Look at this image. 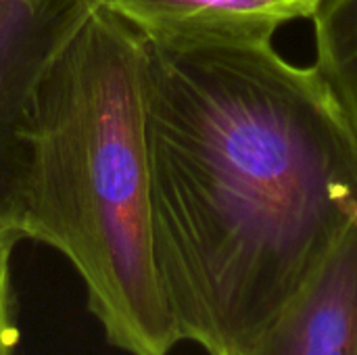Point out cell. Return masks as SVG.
Wrapping results in <instances>:
<instances>
[{
    "label": "cell",
    "mask_w": 357,
    "mask_h": 355,
    "mask_svg": "<svg viewBox=\"0 0 357 355\" xmlns=\"http://www.w3.org/2000/svg\"><path fill=\"white\" fill-rule=\"evenodd\" d=\"M144 48L163 289L182 341L245 355L357 216V140L272 42Z\"/></svg>",
    "instance_id": "cell-1"
},
{
    "label": "cell",
    "mask_w": 357,
    "mask_h": 355,
    "mask_svg": "<svg viewBox=\"0 0 357 355\" xmlns=\"http://www.w3.org/2000/svg\"><path fill=\"white\" fill-rule=\"evenodd\" d=\"M144 59L126 21L71 0L21 94L23 159L6 205L25 241L71 264L111 347L169 355L182 337L151 232Z\"/></svg>",
    "instance_id": "cell-2"
},
{
    "label": "cell",
    "mask_w": 357,
    "mask_h": 355,
    "mask_svg": "<svg viewBox=\"0 0 357 355\" xmlns=\"http://www.w3.org/2000/svg\"><path fill=\"white\" fill-rule=\"evenodd\" d=\"M245 355H357V216Z\"/></svg>",
    "instance_id": "cell-3"
},
{
    "label": "cell",
    "mask_w": 357,
    "mask_h": 355,
    "mask_svg": "<svg viewBox=\"0 0 357 355\" xmlns=\"http://www.w3.org/2000/svg\"><path fill=\"white\" fill-rule=\"evenodd\" d=\"M144 42L163 48L272 42L318 0H100Z\"/></svg>",
    "instance_id": "cell-4"
},
{
    "label": "cell",
    "mask_w": 357,
    "mask_h": 355,
    "mask_svg": "<svg viewBox=\"0 0 357 355\" xmlns=\"http://www.w3.org/2000/svg\"><path fill=\"white\" fill-rule=\"evenodd\" d=\"M316 63L357 140V0H318L314 13Z\"/></svg>",
    "instance_id": "cell-5"
},
{
    "label": "cell",
    "mask_w": 357,
    "mask_h": 355,
    "mask_svg": "<svg viewBox=\"0 0 357 355\" xmlns=\"http://www.w3.org/2000/svg\"><path fill=\"white\" fill-rule=\"evenodd\" d=\"M21 241H25V236L15 213L8 205L0 207V355H15L19 345L13 293V257Z\"/></svg>",
    "instance_id": "cell-6"
}]
</instances>
